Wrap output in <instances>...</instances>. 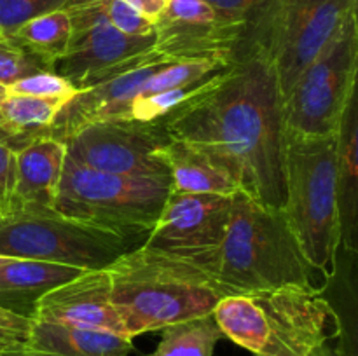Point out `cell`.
I'll use <instances>...</instances> for the list:
<instances>
[{"label":"cell","instance_id":"obj_7","mask_svg":"<svg viewBox=\"0 0 358 356\" xmlns=\"http://www.w3.org/2000/svg\"><path fill=\"white\" fill-rule=\"evenodd\" d=\"M170 192L168 177L103 173L66 157L52 209L126 241L154 229Z\"/></svg>","mask_w":358,"mask_h":356},{"label":"cell","instance_id":"obj_31","mask_svg":"<svg viewBox=\"0 0 358 356\" xmlns=\"http://www.w3.org/2000/svg\"><path fill=\"white\" fill-rule=\"evenodd\" d=\"M14 181V150L0 142V209L9 201Z\"/></svg>","mask_w":358,"mask_h":356},{"label":"cell","instance_id":"obj_3","mask_svg":"<svg viewBox=\"0 0 358 356\" xmlns=\"http://www.w3.org/2000/svg\"><path fill=\"white\" fill-rule=\"evenodd\" d=\"M192 257L212 272L227 295L313 285V271L301 253L285 212L261 205L241 191L233 194L222 243Z\"/></svg>","mask_w":358,"mask_h":356},{"label":"cell","instance_id":"obj_5","mask_svg":"<svg viewBox=\"0 0 358 356\" xmlns=\"http://www.w3.org/2000/svg\"><path fill=\"white\" fill-rule=\"evenodd\" d=\"M338 175L339 135L308 138L287 133L283 212L306 264L327 281L334 278L343 243Z\"/></svg>","mask_w":358,"mask_h":356},{"label":"cell","instance_id":"obj_34","mask_svg":"<svg viewBox=\"0 0 358 356\" xmlns=\"http://www.w3.org/2000/svg\"><path fill=\"white\" fill-rule=\"evenodd\" d=\"M0 356H45V355H41V353H35V351H31V349L23 348V349H16V351L3 353V355H0Z\"/></svg>","mask_w":358,"mask_h":356},{"label":"cell","instance_id":"obj_13","mask_svg":"<svg viewBox=\"0 0 358 356\" xmlns=\"http://www.w3.org/2000/svg\"><path fill=\"white\" fill-rule=\"evenodd\" d=\"M245 30L219 17L206 0H170L154 23L157 51L175 61H231L241 49Z\"/></svg>","mask_w":358,"mask_h":356},{"label":"cell","instance_id":"obj_6","mask_svg":"<svg viewBox=\"0 0 358 356\" xmlns=\"http://www.w3.org/2000/svg\"><path fill=\"white\" fill-rule=\"evenodd\" d=\"M357 10L358 0H269L245 28L241 49L268 59L285 98Z\"/></svg>","mask_w":358,"mask_h":356},{"label":"cell","instance_id":"obj_28","mask_svg":"<svg viewBox=\"0 0 358 356\" xmlns=\"http://www.w3.org/2000/svg\"><path fill=\"white\" fill-rule=\"evenodd\" d=\"M105 14L114 28L133 37L154 35V24L122 0H105Z\"/></svg>","mask_w":358,"mask_h":356},{"label":"cell","instance_id":"obj_22","mask_svg":"<svg viewBox=\"0 0 358 356\" xmlns=\"http://www.w3.org/2000/svg\"><path fill=\"white\" fill-rule=\"evenodd\" d=\"M161 332L157 348L145 356H213L217 342L224 337L212 314L168 325Z\"/></svg>","mask_w":358,"mask_h":356},{"label":"cell","instance_id":"obj_29","mask_svg":"<svg viewBox=\"0 0 358 356\" xmlns=\"http://www.w3.org/2000/svg\"><path fill=\"white\" fill-rule=\"evenodd\" d=\"M31 320L0 306V355L27 348Z\"/></svg>","mask_w":358,"mask_h":356},{"label":"cell","instance_id":"obj_4","mask_svg":"<svg viewBox=\"0 0 358 356\" xmlns=\"http://www.w3.org/2000/svg\"><path fill=\"white\" fill-rule=\"evenodd\" d=\"M212 316L224 337L254 356H310L338 332V316L317 285L224 297Z\"/></svg>","mask_w":358,"mask_h":356},{"label":"cell","instance_id":"obj_2","mask_svg":"<svg viewBox=\"0 0 358 356\" xmlns=\"http://www.w3.org/2000/svg\"><path fill=\"white\" fill-rule=\"evenodd\" d=\"M107 272L112 306L129 339L212 314L229 297L196 257L143 244L124 251Z\"/></svg>","mask_w":358,"mask_h":356},{"label":"cell","instance_id":"obj_14","mask_svg":"<svg viewBox=\"0 0 358 356\" xmlns=\"http://www.w3.org/2000/svg\"><path fill=\"white\" fill-rule=\"evenodd\" d=\"M233 195L170 192L143 246L182 255L213 251L224 239Z\"/></svg>","mask_w":358,"mask_h":356},{"label":"cell","instance_id":"obj_20","mask_svg":"<svg viewBox=\"0 0 358 356\" xmlns=\"http://www.w3.org/2000/svg\"><path fill=\"white\" fill-rule=\"evenodd\" d=\"M65 101L9 94L0 98V142L20 150L34 140L49 136V128Z\"/></svg>","mask_w":358,"mask_h":356},{"label":"cell","instance_id":"obj_23","mask_svg":"<svg viewBox=\"0 0 358 356\" xmlns=\"http://www.w3.org/2000/svg\"><path fill=\"white\" fill-rule=\"evenodd\" d=\"M339 212H341L343 239L350 237L357 202V107L350 105L339 133Z\"/></svg>","mask_w":358,"mask_h":356},{"label":"cell","instance_id":"obj_18","mask_svg":"<svg viewBox=\"0 0 358 356\" xmlns=\"http://www.w3.org/2000/svg\"><path fill=\"white\" fill-rule=\"evenodd\" d=\"M170 171L171 192L233 195L238 192L233 178L189 143L170 138L157 150Z\"/></svg>","mask_w":358,"mask_h":356},{"label":"cell","instance_id":"obj_27","mask_svg":"<svg viewBox=\"0 0 358 356\" xmlns=\"http://www.w3.org/2000/svg\"><path fill=\"white\" fill-rule=\"evenodd\" d=\"M48 66L24 51L10 38L0 40V84L9 87L16 80L37 72H48ZM52 72V70H51Z\"/></svg>","mask_w":358,"mask_h":356},{"label":"cell","instance_id":"obj_9","mask_svg":"<svg viewBox=\"0 0 358 356\" xmlns=\"http://www.w3.org/2000/svg\"><path fill=\"white\" fill-rule=\"evenodd\" d=\"M357 73L358 14L350 17L283 98L287 133L308 138L338 136L355 100Z\"/></svg>","mask_w":358,"mask_h":356},{"label":"cell","instance_id":"obj_35","mask_svg":"<svg viewBox=\"0 0 358 356\" xmlns=\"http://www.w3.org/2000/svg\"><path fill=\"white\" fill-rule=\"evenodd\" d=\"M3 38H7V34H6V30H3L2 23H0V40H3Z\"/></svg>","mask_w":358,"mask_h":356},{"label":"cell","instance_id":"obj_19","mask_svg":"<svg viewBox=\"0 0 358 356\" xmlns=\"http://www.w3.org/2000/svg\"><path fill=\"white\" fill-rule=\"evenodd\" d=\"M83 272L72 265L7 257L0 262V306L13 311V304L23 302L34 311L38 297Z\"/></svg>","mask_w":358,"mask_h":356},{"label":"cell","instance_id":"obj_36","mask_svg":"<svg viewBox=\"0 0 358 356\" xmlns=\"http://www.w3.org/2000/svg\"><path fill=\"white\" fill-rule=\"evenodd\" d=\"M6 94H7V87L0 84V98H3V96H6Z\"/></svg>","mask_w":358,"mask_h":356},{"label":"cell","instance_id":"obj_10","mask_svg":"<svg viewBox=\"0 0 358 356\" xmlns=\"http://www.w3.org/2000/svg\"><path fill=\"white\" fill-rule=\"evenodd\" d=\"M170 142L163 121L112 117L93 122L65 140L66 157L80 166L126 177L170 178L157 150Z\"/></svg>","mask_w":358,"mask_h":356},{"label":"cell","instance_id":"obj_15","mask_svg":"<svg viewBox=\"0 0 358 356\" xmlns=\"http://www.w3.org/2000/svg\"><path fill=\"white\" fill-rule=\"evenodd\" d=\"M30 320L100 328L126 337L121 320L112 306L110 276L107 269L84 271L45 292L35 302Z\"/></svg>","mask_w":358,"mask_h":356},{"label":"cell","instance_id":"obj_12","mask_svg":"<svg viewBox=\"0 0 358 356\" xmlns=\"http://www.w3.org/2000/svg\"><path fill=\"white\" fill-rule=\"evenodd\" d=\"M66 13L72 35L66 54L56 63L55 72L84 89L86 84L103 70L152 49L156 35L133 37L119 31L105 14V0H72Z\"/></svg>","mask_w":358,"mask_h":356},{"label":"cell","instance_id":"obj_8","mask_svg":"<svg viewBox=\"0 0 358 356\" xmlns=\"http://www.w3.org/2000/svg\"><path fill=\"white\" fill-rule=\"evenodd\" d=\"M126 250L117 234L86 225L44 206L6 205L0 209V257L107 269Z\"/></svg>","mask_w":358,"mask_h":356},{"label":"cell","instance_id":"obj_11","mask_svg":"<svg viewBox=\"0 0 358 356\" xmlns=\"http://www.w3.org/2000/svg\"><path fill=\"white\" fill-rule=\"evenodd\" d=\"M168 63H175V59L152 47L100 72L63 105L49 128V136L65 142L84 126L103 119L124 117L143 84Z\"/></svg>","mask_w":358,"mask_h":356},{"label":"cell","instance_id":"obj_30","mask_svg":"<svg viewBox=\"0 0 358 356\" xmlns=\"http://www.w3.org/2000/svg\"><path fill=\"white\" fill-rule=\"evenodd\" d=\"M215 9L219 17L245 30L248 23L268 6L269 0H206Z\"/></svg>","mask_w":358,"mask_h":356},{"label":"cell","instance_id":"obj_32","mask_svg":"<svg viewBox=\"0 0 358 356\" xmlns=\"http://www.w3.org/2000/svg\"><path fill=\"white\" fill-rule=\"evenodd\" d=\"M122 2L128 3V6L133 7L140 16H143L145 20H149L150 23L154 24L161 16H163L170 0H122Z\"/></svg>","mask_w":358,"mask_h":356},{"label":"cell","instance_id":"obj_25","mask_svg":"<svg viewBox=\"0 0 358 356\" xmlns=\"http://www.w3.org/2000/svg\"><path fill=\"white\" fill-rule=\"evenodd\" d=\"M9 94H23V96L44 98V100H62L70 101L79 91L76 89L70 80L58 75L56 72H37L31 75L23 77L7 87Z\"/></svg>","mask_w":358,"mask_h":356},{"label":"cell","instance_id":"obj_24","mask_svg":"<svg viewBox=\"0 0 358 356\" xmlns=\"http://www.w3.org/2000/svg\"><path fill=\"white\" fill-rule=\"evenodd\" d=\"M222 70H220V72H222ZM220 72L213 73V75L210 77H205V79L198 80V82L184 84V86L171 87V89L161 91V93L147 94V96H136L135 100L129 103L124 117L135 119V121H142V122L159 121V119L166 117L170 112H173L175 108L180 107L182 103H185L187 100L194 98L196 94L208 89V87L215 82Z\"/></svg>","mask_w":358,"mask_h":356},{"label":"cell","instance_id":"obj_21","mask_svg":"<svg viewBox=\"0 0 358 356\" xmlns=\"http://www.w3.org/2000/svg\"><path fill=\"white\" fill-rule=\"evenodd\" d=\"M70 35H72V23L69 13L55 10L27 21L7 38L41 59L49 70L55 72L56 63L69 51Z\"/></svg>","mask_w":358,"mask_h":356},{"label":"cell","instance_id":"obj_1","mask_svg":"<svg viewBox=\"0 0 358 356\" xmlns=\"http://www.w3.org/2000/svg\"><path fill=\"white\" fill-rule=\"evenodd\" d=\"M168 136L189 143L261 205H285L283 96L268 59L240 49L215 82L161 119Z\"/></svg>","mask_w":358,"mask_h":356},{"label":"cell","instance_id":"obj_33","mask_svg":"<svg viewBox=\"0 0 358 356\" xmlns=\"http://www.w3.org/2000/svg\"><path fill=\"white\" fill-rule=\"evenodd\" d=\"M310 356H341V355H339L338 349H334V348H332V346L327 342V344L320 346V348H318L315 353H311Z\"/></svg>","mask_w":358,"mask_h":356},{"label":"cell","instance_id":"obj_17","mask_svg":"<svg viewBox=\"0 0 358 356\" xmlns=\"http://www.w3.org/2000/svg\"><path fill=\"white\" fill-rule=\"evenodd\" d=\"M27 348L45 356H129L135 346L114 332L31 320Z\"/></svg>","mask_w":358,"mask_h":356},{"label":"cell","instance_id":"obj_16","mask_svg":"<svg viewBox=\"0 0 358 356\" xmlns=\"http://www.w3.org/2000/svg\"><path fill=\"white\" fill-rule=\"evenodd\" d=\"M66 147L62 140L42 136L14 152V181L7 205L52 208Z\"/></svg>","mask_w":358,"mask_h":356},{"label":"cell","instance_id":"obj_26","mask_svg":"<svg viewBox=\"0 0 358 356\" xmlns=\"http://www.w3.org/2000/svg\"><path fill=\"white\" fill-rule=\"evenodd\" d=\"M72 0H0V23L7 37L34 17L65 10Z\"/></svg>","mask_w":358,"mask_h":356}]
</instances>
